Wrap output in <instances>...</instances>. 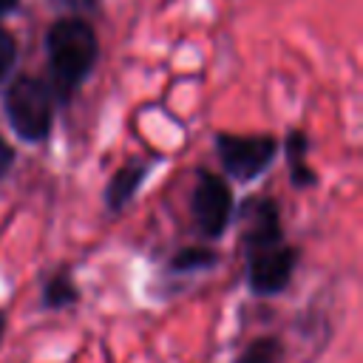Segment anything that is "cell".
<instances>
[{
  "label": "cell",
  "mask_w": 363,
  "mask_h": 363,
  "mask_svg": "<svg viewBox=\"0 0 363 363\" xmlns=\"http://www.w3.org/2000/svg\"><path fill=\"white\" fill-rule=\"evenodd\" d=\"M45 48H48V62L54 68V77L65 88L82 82L96 62V37L91 26H85L82 20L54 23L45 37Z\"/></svg>",
  "instance_id": "1"
},
{
  "label": "cell",
  "mask_w": 363,
  "mask_h": 363,
  "mask_svg": "<svg viewBox=\"0 0 363 363\" xmlns=\"http://www.w3.org/2000/svg\"><path fill=\"white\" fill-rule=\"evenodd\" d=\"M17 6V0H0V17L6 14V11H11Z\"/></svg>",
  "instance_id": "13"
},
{
  "label": "cell",
  "mask_w": 363,
  "mask_h": 363,
  "mask_svg": "<svg viewBox=\"0 0 363 363\" xmlns=\"http://www.w3.org/2000/svg\"><path fill=\"white\" fill-rule=\"evenodd\" d=\"M9 164H11V147L0 139V176L9 170Z\"/></svg>",
  "instance_id": "11"
},
{
  "label": "cell",
  "mask_w": 363,
  "mask_h": 363,
  "mask_svg": "<svg viewBox=\"0 0 363 363\" xmlns=\"http://www.w3.org/2000/svg\"><path fill=\"white\" fill-rule=\"evenodd\" d=\"M3 329H6V315L0 312V340H3Z\"/></svg>",
  "instance_id": "14"
},
{
  "label": "cell",
  "mask_w": 363,
  "mask_h": 363,
  "mask_svg": "<svg viewBox=\"0 0 363 363\" xmlns=\"http://www.w3.org/2000/svg\"><path fill=\"white\" fill-rule=\"evenodd\" d=\"M57 3H62L68 9H88V6H94V0H57Z\"/></svg>",
  "instance_id": "12"
},
{
  "label": "cell",
  "mask_w": 363,
  "mask_h": 363,
  "mask_svg": "<svg viewBox=\"0 0 363 363\" xmlns=\"http://www.w3.org/2000/svg\"><path fill=\"white\" fill-rule=\"evenodd\" d=\"M139 179V170L136 167H130V170H125V173H119L116 176V182L111 184V207H122V201L130 196V190H133V182Z\"/></svg>",
  "instance_id": "8"
},
{
  "label": "cell",
  "mask_w": 363,
  "mask_h": 363,
  "mask_svg": "<svg viewBox=\"0 0 363 363\" xmlns=\"http://www.w3.org/2000/svg\"><path fill=\"white\" fill-rule=\"evenodd\" d=\"M11 65H14V40L6 28H0V79L9 74Z\"/></svg>",
  "instance_id": "10"
},
{
  "label": "cell",
  "mask_w": 363,
  "mask_h": 363,
  "mask_svg": "<svg viewBox=\"0 0 363 363\" xmlns=\"http://www.w3.org/2000/svg\"><path fill=\"white\" fill-rule=\"evenodd\" d=\"M213 252H204V250H184L182 255H176L173 258V269H182V272H187V269H201V267H207V264H213Z\"/></svg>",
  "instance_id": "9"
},
{
  "label": "cell",
  "mask_w": 363,
  "mask_h": 363,
  "mask_svg": "<svg viewBox=\"0 0 363 363\" xmlns=\"http://www.w3.org/2000/svg\"><path fill=\"white\" fill-rule=\"evenodd\" d=\"M281 360V340L278 337H255L238 357L235 363H278Z\"/></svg>",
  "instance_id": "6"
},
{
  "label": "cell",
  "mask_w": 363,
  "mask_h": 363,
  "mask_svg": "<svg viewBox=\"0 0 363 363\" xmlns=\"http://www.w3.org/2000/svg\"><path fill=\"white\" fill-rule=\"evenodd\" d=\"M43 301H45V306H51V309H60V306L74 303V301H77V289H74L71 278H68V275H57V278H51V281L45 284Z\"/></svg>",
  "instance_id": "7"
},
{
  "label": "cell",
  "mask_w": 363,
  "mask_h": 363,
  "mask_svg": "<svg viewBox=\"0 0 363 363\" xmlns=\"http://www.w3.org/2000/svg\"><path fill=\"white\" fill-rule=\"evenodd\" d=\"M292 269H295V250H289L284 241H272V244H261L250 250L247 278L255 295L281 292L289 284Z\"/></svg>",
  "instance_id": "3"
},
{
  "label": "cell",
  "mask_w": 363,
  "mask_h": 363,
  "mask_svg": "<svg viewBox=\"0 0 363 363\" xmlns=\"http://www.w3.org/2000/svg\"><path fill=\"white\" fill-rule=\"evenodd\" d=\"M193 218L204 235H210V238L221 235V230L227 227V218H230V190L221 179L201 176V182L196 184V193H193Z\"/></svg>",
  "instance_id": "4"
},
{
  "label": "cell",
  "mask_w": 363,
  "mask_h": 363,
  "mask_svg": "<svg viewBox=\"0 0 363 363\" xmlns=\"http://www.w3.org/2000/svg\"><path fill=\"white\" fill-rule=\"evenodd\" d=\"M6 113L23 139L37 142L51 130V91L40 79L23 77L6 94Z\"/></svg>",
  "instance_id": "2"
},
{
  "label": "cell",
  "mask_w": 363,
  "mask_h": 363,
  "mask_svg": "<svg viewBox=\"0 0 363 363\" xmlns=\"http://www.w3.org/2000/svg\"><path fill=\"white\" fill-rule=\"evenodd\" d=\"M218 150H221L224 167L235 179H250V176H255V173H261L267 167V162L272 159L275 145L267 136H250V139L221 136L218 139Z\"/></svg>",
  "instance_id": "5"
}]
</instances>
